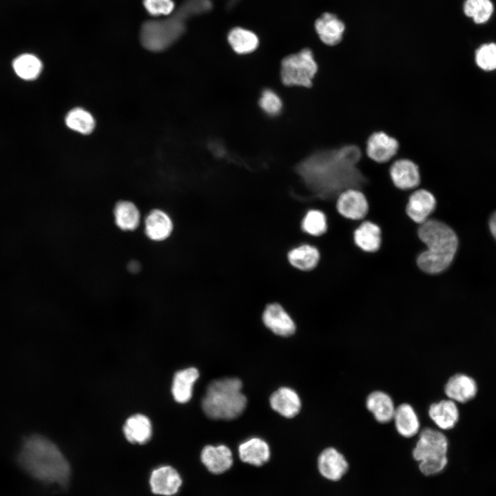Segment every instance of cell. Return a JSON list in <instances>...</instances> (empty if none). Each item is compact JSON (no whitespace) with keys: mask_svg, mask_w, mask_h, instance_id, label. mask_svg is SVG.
I'll return each instance as SVG.
<instances>
[{"mask_svg":"<svg viewBox=\"0 0 496 496\" xmlns=\"http://www.w3.org/2000/svg\"><path fill=\"white\" fill-rule=\"evenodd\" d=\"M448 440L440 431L424 428L413 450V457L426 476L441 472L447 464Z\"/></svg>","mask_w":496,"mask_h":496,"instance_id":"5b68a950","label":"cell"},{"mask_svg":"<svg viewBox=\"0 0 496 496\" xmlns=\"http://www.w3.org/2000/svg\"><path fill=\"white\" fill-rule=\"evenodd\" d=\"M317 72L318 64L309 48L286 56L281 63V79L287 86L309 87Z\"/></svg>","mask_w":496,"mask_h":496,"instance_id":"8992f818","label":"cell"},{"mask_svg":"<svg viewBox=\"0 0 496 496\" xmlns=\"http://www.w3.org/2000/svg\"><path fill=\"white\" fill-rule=\"evenodd\" d=\"M318 468L324 478L338 481L347 473L349 464L344 456L336 448L329 447L320 454Z\"/></svg>","mask_w":496,"mask_h":496,"instance_id":"8fae6325","label":"cell"},{"mask_svg":"<svg viewBox=\"0 0 496 496\" xmlns=\"http://www.w3.org/2000/svg\"><path fill=\"white\" fill-rule=\"evenodd\" d=\"M200 459L207 470L214 474L223 473L233 464L232 453L225 445L205 446L201 451Z\"/></svg>","mask_w":496,"mask_h":496,"instance_id":"e0dca14e","label":"cell"},{"mask_svg":"<svg viewBox=\"0 0 496 496\" xmlns=\"http://www.w3.org/2000/svg\"><path fill=\"white\" fill-rule=\"evenodd\" d=\"M366 406L380 423H387L393 420L395 407L392 398L384 391L371 393L366 397Z\"/></svg>","mask_w":496,"mask_h":496,"instance_id":"7402d4cb","label":"cell"},{"mask_svg":"<svg viewBox=\"0 0 496 496\" xmlns=\"http://www.w3.org/2000/svg\"><path fill=\"white\" fill-rule=\"evenodd\" d=\"M240 459L245 463L260 466L270 457V449L267 443L258 437H253L242 443L238 447Z\"/></svg>","mask_w":496,"mask_h":496,"instance_id":"cb8c5ba5","label":"cell"},{"mask_svg":"<svg viewBox=\"0 0 496 496\" xmlns=\"http://www.w3.org/2000/svg\"><path fill=\"white\" fill-rule=\"evenodd\" d=\"M428 415L439 428L449 430L458 422L459 410L454 401L443 400L430 406Z\"/></svg>","mask_w":496,"mask_h":496,"instance_id":"44dd1931","label":"cell"},{"mask_svg":"<svg viewBox=\"0 0 496 496\" xmlns=\"http://www.w3.org/2000/svg\"><path fill=\"white\" fill-rule=\"evenodd\" d=\"M198 377V370L193 367L176 373L173 379L172 392L176 402L185 403L191 399L194 384Z\"/></svg>","mask_w":496,"mask_h":496,"instance_id":"484cf974","label":"cell"},{"mask_svg":"<svg viewBox=\"0 0 496 496\" xmlns=\"http://www.w3.org/2000/svg\"><path fill=\"white\" fill-rule=\"evenodd\" d=\"M382 231L380 227L371 222H363L353 233L355 244L366 252H375L382 242Z\"/></svg>","mask_w":496,"mask_h":496,"instance_id":"d4e9b609","label":"cell"},{"mask_svg":"<svg viewBox=\"0 0 496 496\" xmlns=\"http://www.w3.org/2000/svg\"><path fill=\"white\" fill-rule=\"evenodd\" d=\"M315 29L320 40L324 44L332 46L342 41L345 25L335 14L324 12L316 19Z\"/></svg>","mask_w":496,"mask_h":496,"instance_id":"ac0fdd59","label":"cell"},{"mask_svg":"<svg viewBox=\"0 0 496 496\" xmlns=\"http://www.w3.org/2000/svg\"><path fill=\"white\" fill-rule=\"evenodd\" d=\"M417 234L426 248L417 258L419 269L430 274L446 269L457 249L458 240L455 231L446 224L431 219L420 225Z\"/></svg>","mask_w":496,"mask_h":496,"instance_id":"3957f363","label":"cell"},{"mask_svg":"<svg viewBox=\"0 0 496 496\" xmlns=\"http://www.w3.org/2000/svg\"><path fill=\"white\" fill-rule=\"evenodd\" d=\"M123 433L130 442L143 444L149 441L152 436L151 422L143 415H132L126 420L123 426Z\"/></svg>","mask_w":496,"mask_h":496,"instance_id":"4316f807","label":"cell"},{"mask_svg":"<svg viewBox=\"0 0 496 496\" xmlns=\"http://www.w3.org/2000/svg\"><path fill=\"white\" fill-rule=\"evenodd\" d=\"M149 484L153 493L171 496L178 491L182 479L175 468L170 466H163L152 472Z\"/></svg>","mask_w":496,"mask_h":496,"instance_id":"7c38bea8","label":"cell"},{"mask_svg":"<svg viewBox=\"0 0 496 496\" xmlns=\"http://www.w3.org/2000/svg\"><path fill=\"white\" fill-rule=\"evenodd\" d=\"M361 156L360 149L354 145L320 150L301 161L297 172L307 187L319 196L333 195L366 182L357 167Z\"/></svg>","mask_w":496,"mask_h":496,"instance_id":"6da1fadb","label":"cell"},{"mask_svg":"<svg viewBox=\"0 0 496 496\" xmlns=\"http://www.w3.org/2000/svg\"><path fill=\"white\" fill-rule=\"evenodd\" d=\"M435 205L436 200L433 194L426 189H420L409 196L406 212L413 222L421 225L428 220Z\"/></svg>","mask_w":496,"mask_h":496,"instance_id":"5bb4252c","label":"cell"},{"mask_svg":"<svg viewBox=\"0 0 496 496\" xmlns=\"http://www.w3.org/2000/svg\"><path fill=\"white\" fill-rule=\"evenodd\" d=\"M399 148L397 141L383 132L373 133L366 141V152L373 161L384 163L390 161Z\"/></svg>","mask_w":496,"mask_h":496,"instance_id":"30bf717a","label":"cell"},{"mask_svg":"<svg viewBox=\"0 0 496 496\" xmlns=\"http://www.w3.org/2000/svg\"><path fill=\"white\" fill-rule=\"evenodd\" d=\"M127 269L131 273H136L141 269V265L137 261L132 260L128 264Z\"/></svg>","mask_w":496,"mask_h":496,"instance_id":"74e56055","label":"cell"},{"mask_svg":"<svg viewBox=\"0 0 496 496\" xmlns=\"http://www.w3.org/2000/svg\"><path fill=\"white\" fill-rule=\"evenodd\" d=\"M476 63L484 70L496 69V44L488 43L482 45L476 52Z\"/></svg>","mask_w":496,"mask_h":496,"instance_id":"836d02e7","label":"cell"},{"mask_svg":"<svg viewBox=\"0 0 496 496\" xmlns=\"http://www.w3.org/2000/svg\"><path fill=\"white\" fill-rule=\"evenodd\" d=\"M181 32V25L173 20L147 21L142 27L141 41L146 49L161 51L175 41Z\"/></svg>","mask_w":496,"mask_h":496,"instance_id":"52a82bcc","label":"cell"},{"mask_svg":"<svg viewBox=\"0 0 496 496\" xmlns=\"http://www.w3.org/2000/svg\"><path fill=\"white\" fill-rule=\"evenodd\" d=\"M147 12L154 17L169 15L174 8L172 0H143Z\"/></svg>","mask_w":496,"mask_h":496,"instance_id":"d590c367","label":"cell"},{"mask_svg":"<svg viewBox=\"0 0 496 496\" xmlns=\"http://www.w3.org/2000/svg\"><path fill=\"white\" fill-rule=\"evenodd\" d=\"M262 321L272 332L280 336H289L296 331L293 320L278 303L267 306L262 314Z\"/></svg>","mask_w":496,"mask_h":496,"instance_id":"9a60e30c","label":"cell"},{"mask_svg":"<svg viewBox=\"0 0 496 496\" xmlns=\"http://www.w3.org/2000/svg\"><path fill=\"white\" fill-rule=\"evenodd\" d=\"M336 209L343 217L358 220L367 214L369 203L361 191L349 188L340 193L336 202Z\"/></svg>","mask_w":496,"mask_h":496,"instance_id":"ba28073f","label":"cell"},{"mask_svg":"<svg viewBox=\"0 0 496 496\" xmlns=\"http://www.w3.org/2000/svg\"><path fill=\"white\" fill-rule=\"evenodd\" d=\"M143 225L146 237L156 242L167 240L174 229L171 217L161 209H153L149 211L144 218Z\"/></svg>","mask_w":496,"mask_h":496,"instance_id":"9c48e42d","label":"cell"},{"mask_svg":"<svg viewBox=\"0 0 496 496\" xmlns=\"http://www.w3.org/2000/svg\"><path fill=\"white\" fill-rule=\"evenodd\" d=\"M12 67L18 76L25 81H32L40 75L43 64L37 56L26 53L15 58Z\"/></svg>","mask_w":496,"mask_h":496,"instance_id":"f1b7e54d","label":"cell"},{"mask_svg":"<svg viewBox=\"0 0 496 496\" xmlns=\"http://www.w3.org/2000/svg\"><path fill=\"white\" fill-rule=\"evenodd\" d=\"M227 39L232 49L240 54L251 53L258 45L257 36L254 32L241 28H233Z\"/></svg>","mask_w":496,"mask_h":496,"instance_id":"f546056e","label":"cell"},{"mask_svg":"<svg viewBox=\"0 0 496 496\" xmlns=\"http://www.w3.org/2000/svg\"><path fill=\"white\" fill-rule=\"evenodd\" d=\"M19 462L29 474L43 482L65 485L69 480L68 461L54 444L41 435H32L24 442Z\"/></svg>","mask_w":496,"mask_h":496,"instance_id":"7a4b0ae2","label":"cell"},{"mask_svg":"<svg viewBox=\"0 0 496 496\" xmlns=\"http://www.w3.org/2000/svg\"><path fill=\"white\" fill-rule=\"evenodd\" d=\"M464 11L467 17H471L476 23H484L491 17L493 5L490 0H466Z\"/></svg>","mask_w":496,"mask_h":496,"instance_id":"1f68e13d","label":"cell"},{"mask_svg":"<svg viewBox=\"0 0 496 496\" xmlns=\"http://www.w3.org/2000/svg\"><path fill=\"white\" fill-rule=\"evenodd\" d=\"M444 392L449 400L455 402L466 403L475 397L477 386L471 377L457 373L448 379L444 386Z\"/></svg>","mask_w":496,"mask_h":496,"instance_id":"2e32d148","label":"cell"},{"mask_svg":"<svg viewBox=\"0 0 496 496\" xmlns=\"http://www.w3.org/2000/svg\"><path fill=\"white\" fill-rule=\"evenodd\" d=\"M261 109L269 116L280 114L282 103L280 96L271 89L264 90L259 100Z\"/></svg>","mask_w":496,"mask_h":496,"instance_id":"e575fe53","label":"cell"},{"mask_svg":"<svg viewBox=\"0 0 496 496\" xmlns=\"http://www.w3.org/2000/svg\"><path fill=\"white\" fill-rule=\"evenodd\" d=\"M242 382L235 378L212 381L202 401L206 415L215 420H232L242 414L247 398L241 392Z\"/></svg>","mask_w":496,"mask_h":496,"instance_id":"277c9868","label":"cell"},{"mask_svg":"<svg viewBox=\"0 0 496 496\" xmlns=\"http://www.w3.org/2000/svg\"><path fill=\"white\" fill-rule=\"evenodd\" d=\"M489 227L491 234L496 240V211L493 213L489 220Z\"/></svg>","mask_w":496,"mask_h":496,"instance_id":"8d00e7d4","label":"cell"},{"mask_svg":"<svg viewBox=\"0 0 496 496\" xmlns=\"http://www.w3.org/2000/svg\"><path fill=\"white\" fill-rule=\"evenodd\" d=\"M65 121L70 129L83 134L91 133L95 127L93 116L81 107L71 110L67 114Z\"/></svg>","mask_w":496,"mask_h":496,"instance_id":"4dcf8cb0","label":"cell"},{"mask_svg":"<svg viewBox=\"0 0 496 496\" xmlns=\"http://www.w3.org/2000/svg\"><path fill=\"white\" fill-rule=\"evenodd\" d=\"M116 226L123 231H134L141 223V214L137 205L132 201H118L113 209Z\"/></svg>","mask_w":496,"mask_h":496,"instance_id":"d6986e66","label":"cell"},{"mask_svg":"<svg viewBox=\"0 0 496 496\" xmlns=\"http://www.w3.org/2000/svg\"><path fill=\"white\" fill-rule=\"evenodd\" d=\"M288 260L294 267L310 271L314 269L320 260L318 249L310 245H302L291 249L288 253Z\"/></svg>","mask_w":496,"mask_h":496,"instance_id":"83f0119b","label":"cell"},{"mask_svg":"<svg viewBox=\"0 0 496 496\" xmlns=\"http://www.w3.org/2000/svg\"><path fill=\"white\" fill-rule=\"evenodd\" d=\"M302 228L304 231L313 236L324 234L327 229L325 214L320 210H309L302 220Z\"/></svg>","mask_w":496,"mask_h":496,"instance_id":"d6a6232c","label":"cell"},{"mask_svg":"<svg viewBox=\"0 0 496 496\" xmlns=\"http://www.w3.org/2000/svg\"><path fill=\"white\" fill-rule=\"evenodd\" d=\"M389 174L394 185L402 190L415 188L420 183L419 167L409 159L395 161L390 167Z\"/></svg>","mask_w":496,"mask_h":496,"instance_id":"4fadbf2b","label":"cell"},{"mask_svg":"<svg viewBox=\"0 0 496 496\" xmlns=\"http://www.w3.org/2000/svg\"><path fill=\"white\" fill-rule=\"evenodd\" d=\"M271 408L281 415L291 418L296 416L301 408V402L295 391L288 387H281L273 392L269 398Z\"/></svg>","mask_w":496,"mask_h":496,"instance_id":"ffe728a7","label":"cell"},{"mask_svg":"<svg viewBox=\"0 0 496 496\" xmlns=\"http://www.w3.org/2000/svg\"><path fill=\"white\" fill-rule=\"evenodd\" d=\"M393 420L397 433L402 437H413L420 431L418 416L409 404L403 403L396 407Z\"/></svg>","mask_w":496,"mask_h":496,"instance_id":"603a6c76","label":"cell"}]
</instances>
